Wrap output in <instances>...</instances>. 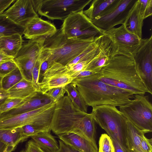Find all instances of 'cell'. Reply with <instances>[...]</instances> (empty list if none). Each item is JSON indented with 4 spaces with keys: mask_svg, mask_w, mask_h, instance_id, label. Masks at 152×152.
<instances>
[{
    "mask_svg": "<svg viewBox=\"0 0 152 152\" xmlns=\"http://www.w3.org/2000/svg\"><path fill=\"white\" fill-rule=\"evenodd\" d=\"M51 129L57 135L66 133L79 135L90 142L98 150L96 126L92 114L76 107L67 95L56 102Z\"/></svg>",
    "mask_w": 152,
    "mask_h": 152,
    "instance_id": "obj_1",
    "label": "cell"
},
{
    "mask_svg": "<svg viewBox=\"0 0 152 152\" xmlns=\"http://www.w3.org/2000/svg\"><path fill=\"white\" fill-rule=\"evenodd\" d=\"M60 140L66 144L83 152H98L88 140L78 134L66 133L58 135Z\"/></svg>",
    "mask_w": 152,
    "mask_h": 152,
    "instance_id": "obj_21",
    "label": "cell"
},
{
    "mask_svg": "<svg viewBox=\"0 0 152 152\" xmlns=\"http://www.w3.org/2000/svg\"><path fill=\"white\" fill-rule=\"evenodd\" d=\"M16 148L8 146L4 152H12Z\"/></svg>",
    "mask_w": 152,
    "mask_h": 152,
    "instance_id": "obj_46",
    "label": "cell"
},
{
    "mask_svg": "<svg viewBox=\"0 0 152 152\" xmlns=\"http://www.w3.org/2000/svg\"><path fill=\"white\" fill-rule=\"evenodd\" d=\"M60 29L69 38L86 40L104 34V31L95 26L83 11L74 13L64 19Z\"/></svg>",
    "mask_w": 152,
    "mask_h": 152,
    "instance_id": "obj_8",
    "label": "cell"
},
{
    "mask_svg": "<svg viewBox=\"0 0 152 152\" xmlns=\"http://www.w3.org/2000/svg\"><path fill=\"white\" fill-rule=\"evenodd\" d=\"M31 137L39 147L45 152H57L59 150V145L50 132L39 133Z\"/></svg>",
    "mask_w": 152,
    "mask_h": 152,
    "instance_id": "obj_25",
    "label": "cell"
},
{
    "mask_svg": "<svg viewBox=\"0 0 152 152\" xmlns=\"http://www.w3.org/2000/svg\"><path fill=\"white\" fill-rule=\"evenodd\" d=\"M13 58L5 54L0 50V64L8 61L13 60Z\"/></svg>",
    "mask_w": 152,
    "mask_h": 152,
    "instance_id": "obj_43",
    "label": "cell"
},
{
    "mask_svg": "<svg viewBox=\"0 0 152 152\" xmlns=\"http://www.w3.org/2000/svg\"><path fill=\"white\" fill-rule=\"evenodd\" d=\"M29 99L22 100L19 99L7 97L0 102V112L1 114L18 107Z\"/></svg>",
    "mask_w": 152,
    "mask_h": 152,
    "instance_id": "obj_31",
    "label": "cell"
},
{
    "mask_svg": "<svg viewBox=\"0 0 152 152\" xmlns=\"http://www.w3.org/2000/svg\"><path fill=\"white\" fill-rule=\"evenodd\" d=\"M8 146L0 142V152H4Z\"/></svg>",
    "mask_w": 152,
    "mask_h": 152,
    "instance_id": "obj_45",
    "label": "cell"
},
{
    "mask_svg": "<svg viewBox=\"0 0 152 152\" xmlns=\"http://www.w3.org/2000/svg\"><path fill=\"white\" fill-rule=\"evenodd\" d=\"M23 78L20 70L17 66L13 70L3 77L1 81L2 89L7 91Z\"/></svg>",
    "mask_w": 152,
    "mask_h": 152,
    "instance_id": "obj_29",
    "label": "cell"
},
{
    "mask_svg": "<svg viewBox=\"0 0 152 152\" xmlns=\"http://www.w3.org/2000/svg\"><path fill=\"white\" fill-rule=\"evenodd\" d=\"M66 93L64 87H61L51 89L45 94L49 96L53 102H56L64 96Z\"/></svg>",
    "mask_w": 152,
    "mask_h": 152,
    "instance_id": "obj_34",
    "label": "cell"
},
{
    "mask_svg": "<svg viewBox=\"0 0 152 152\" xmlns=\"http://www.w3.org/2000/svg\"><path fill=\"white\" fill-rule=\"evenodd\" d=\"M137 0H120L118 5L110 12L91 20L96 27L107 31L119 24H126Z\"/></svg>",
    "mask_w": 152,
    "mask_h": 152,
    "instance_id": "obj_12",
    "label": "cell"
},
{
    "mask_svg": "<svg viewBox=\"0 0 152 152\" xmlns=\"http://www.w3.org/2000/svg\"><path fill=\"white\" fill-rule=\"evenodd\" d=\"M20 152H45L39 147L32 140L28 141L25 148Z\"/></svg>",
    "mask_w": 152,
    "mask_h": 152,
    "instance_id": "obj_37",
    "label": "cell"
},
{
    "mask_svg": "<svg viewBox=\"0 0 152 152\" xmlns=\"http://www.w3.org/2000/svg\"><path fill=\"white\" fill-rule=\"evenodd\" d=\"M15 24L24 27L33 18L38 16L31 0H18L2 14Z\"/></svg>",
    "mask_w": 152,
    "mask_h": 152,
    "instance_id": "obj_15",
    "label": "cell"
},
{
    "mask_svg": "<svg viewBox=\"0 0 152 152\" xmlns=\"http://www.w3.org/2000/svg\"><path fill=\"white\" fill-rule=\"evenodd\" d=\"M64 89L73 105L81 110L87 113L88 106L80 95L75 86L71 83L65 86Z\"/></svg>",
    "mask_w": 152,
    "mask_h": 152,
    "instance_id": "obj_28",
    "label": "cell"
},
{
    "mask_svg": "<svg viewBox=\"0 0 152 152\" xmlns=\"http://www.w3.org/2000/svg\"><path fill=\"white\" fill-rule=\"evenodd\" d=\"M98 152H115L112 140L106 134H102L99 141Z\"/></svg>",
    "mask_w": 152,
    "mask_h": 152,
    "instance_id": "obj_32",
    "label": "cell"
},
{
    "mask_svg": "<svg viewBox=\"0 0 152 152\" xmlns=\"http://www.w3.org/2000/svg\"><path fill=\"white\" fill-rule=\"evenodd\" d=\"M140 13L144 20L151 16L152 0H138Z\"/></svg>",
    "mask_w": 152,
    "mask_h": 152,
    "instance_id": "obj_33",
    "label": "cell"
},
{
    "mask_svg": "<svg viewBox=\"0 0 152 152\" xmlns=\"http://www.w3.org/2000/svg\"><path fill=\"white\" fill-rule=\"evenodd\" d=\"M111 139L114 146L115 152H128L115 139Z\"/></svg>",
    "mask_w": 152,
    "mask_h": 152,
    "instance_id": "obj_42",
    "label": "cell"
},
{
    "mask_svg": "<svg viewBox=\"0 0 152 152\" xmlns=\"http://www.w3.org/2000/svg\"><path fill=\"white\" fill-rule=\"evenodd\" d=\"M98 72L87 70H83L81 71L73 73L71 74V76L74 79L84 77L95 74Z\"/></svg>",
    "mask_w": 152,
    "mask_h": 152,
    "instance_id": "obj_40",
    "label": "cell"
},
{
    "mask_svg": "<svg viewBox=\"0 0 152 152\" xmlns=\"http://www.w3.org/2000/svg\"><path fill=\"white\" fill-rule=\"evenodd\" d=\"M74 79L66 66L53 62L49 64L44 72L42 80L39 83V88L45 94L53 88L64 87Z\"/></svg>",
    "mask_w": 152,
    "mask_h": 152,
    "instance_id": "obj_13",
    "label": "cell"
},
{
    "mask_svg": "<svg viewBox=\"0 0 152 152\" xmlns=\"http://www.w3.org/2000/svg\"><path fill=\"white\" fill-rule=\"evenodd\" d=\"M138 0L135 3L125 24L128 30L140 39H142L144 19L140 13Z\"/></svg>",
    "mask_w": 152,
    "mask_h": 152,
    "instance_id": "obj_23",
    "label": "cell"
},
{
    "mask_svg": "<svg viewBox=\"0 0 152 152\" xmlns=\"http://www.w3.org/2000/svg\"><path fill=\"white\" fill-rule=\"evenodd\" d=\"M57 29L54 24L38 16L29 20L24 27L23 34L29 40L41 37H48L55 34Z\"/></svg>",
    "mask_w": 152,
    "mask_h": 152,
    "instance_id": "obj_17",
    "label": "cell"
},
{
    "mask_svg": "<svg viewBox=\"0 0 152 152\" xmlns=\"http://www.w3.org/2000/svg\"><path fill=\"white\" fill-rule=\"evenodd\" d=\"M59 148L57 152H83L70 146L61 140H59Z\"/></svg>",
    "mask_w": 152,
    "mask_h": 152,
    "instance_id": "obj_39",
    "label": "cell"
},
{
    "mask_svg": "<svg viewBox=\"0 0 152 152\" xmlns=\"http://www.w3.org/2000/svg\"><path fill=\"white\" fill-rule=\"evenodd\" d=\"M128 121L146 133L152 132V105L148 96L136 94L129 103L119 107Z\"/></svg>",
    "mask_w": 152,
    "mask_h": 152,
    "instance_id": "obj_7",
    "label": "cell"
},
{
    "mask_svg": "<svg viewBox=\"0 0 152 152\" xmlns=\"http://www.w3.org/2000/svg\"><path fill=\"white\" fill-rule=\"evenodd\" d=\"M22 35L16 34L0 37V50L14 58L23 45Z\"/></svg>",
    "mask_w": 152,
    "mask_h": 152,
    "instance_id": "obj_22",
    "label": "cell"
},
{
    "mask_svg": "<svg viewBox=\"0 0 152 152\" xmlns=\"http://www.w3.org/2000/svg\"><path fill=\"white\" fill-rule=\"evenodd\" d=\"M53 102L45 94L41 91L26 100L20 106L1 114L0 118H5L31 111Z\"/></svg>",
    "mask_w": 152,
    "mask_h": 152,
    "instance_id": "obj_18",
    "label": "cell"
},
{
    "mask_svg": "<svg viewBox=\"0 0 152 152\" xmlns=\"http://www.w3.org/2000/svg\"><path fill=\"white\" fill-rule=\"evenodd\" d=\"M91 113L95 122L111 138L115 139L129 152L127 120L116 107L106 105L95 106L92 107Z\"/></svg>",
    "mask_w": 152,
    "mask_h": 152,
    "instance_id": "obj_5",
    "label": "cell"
},
{
    "mask_svg": "<svg viewBox=\"0 0 152 152\" xmlns=\"http://www.w3.org/2000/svg\"><path fill=\"white\" fill-rule=\"evenodd\" d=\"M99 37L86 40L69 38L60 29H57L55 34L45 38L39 56L49 64L55 62L66 66Z\"/></svg>",
    "mask_w": 152,
    "mask_h": 152,
    "instance_id": "obj_4",
    "label": "cell"
},
{
    "mask_svg": "<svg viewBox=\"0 0 152 152\" xmlns=\"http://www.w3.org/2000/svg\"><path fill=\"white\" fill-rule=\"evenodd\" d=\"M3 77L0 75V90L2 89L1 87V81Z\"/></svg>",
    "mask_w": 152,
    "mask_h": 152,
    "instance_id": "obj_47",
    "label": "cell"
},
{
    "mask_svg": "<svg viewBox=\"0 0 152 152\" xmlns=\"http://www.w3.org/2000/svg\"><path fill=\"white\" fill-rule=\"evenodd\" d=\"M17 67L13 60L6 61L0 64V75L4 77Z\"/></svg>",
    "mask_w": 152,
    "mask_h": 152,
    "instance_id": "obj_35",
    "label": "cell"
},
{
    "mask_svg": "<svg viewBox=\"0 0 152 152\" xmlns=\"http://www.w3.org/2000/svg\"><path fill=\"white\" fill-rule=\"evenodd\" d=\"M27 139L23 135L21 127L8 129H0V142L7 146L16 148L19 143Z\"/></svg>",
    "mask_w": 152,
    "mask_h": 152,
    "instance_id": "obj_26",
    "label": "cell"
},
{
    "mask_svg": "<svg viewBox=\"0 0 152 152\" xmlns=\"http://www.w3.org/2000/svg\"><path fill=\"white\" fill-rule=\"evenodd\" d=\"M104 83L134 94H151L141 77L132 57L117 54L99 73Z\"/></svg>",
    "mask_w": 152,
    "mask_h": 152,
    "instance_id": "obj_2",
    "label": "cell"
},
{
    "mask_svg": "<svg viewBox=\"0 0 152 152\" xmlns=\"http://www.w3.org/2000/svg\"><path fill=\"white\" fill-rule=\"evenodd\" d=\"M1 114V113L0 112V115Z\"/></svg>",
    "mask_w": 152,
    "mask_h": 152,
    "instance_id": "obj_48",
    "label": "cell"
},
{
    "mask_svg": "<svg viewBox=\"0 0 152 152\" xmlns=\"http://www.w3.org/2000/svg\"><path fill=\"white\" fill-rule=\"evenodd\" d=\"M114 56L112 42L109 38L104 34L100 38L99 49L97 53L84 70L99 72L102 68L108 64Z\"/></svg>",
    "mask_w": 152,
    "mask_h": 152,
    "instance_id": "obj_16",
    "label": "cell"
},
{
    "mask_svg": "<svg viewBox=\"0 0 152 152\" xmlns=\"http://www.w3.org/2000/svg\"><path fill=\"white\" fill-rule=\"evenodd\" d=\"M104 33L112 42L115 55L119 54L132 57L142 39L129 32L125 24L114 27Z\"/></svg>",
    "mask_w": 152,
    "mask_h": 152,
    "instance_id": "obj_10",
    "label": "cell"
},
{
    "mask_svg": "<svg viewBox=\"0 0 152 152\" xmlns=\"http://www.w3.org/2000/svg\"><path fill=\"white\" fill-rule=\"evenodd\" d=\"M8 97L7 91L0 90V101H3Z\"/></svg>",
    "mask_w": 152,
    "mask_h": 152,
    "instance_id": "obj_44",
    "label": "cell"
},
{
    "mask_svg": "<svg viewBox=\"0 0 152 152\" xmlns=\"http://www.w3.org/2000/svg\"><path fill=\"white\" fill-rule=\"evenodd\" d=\"M140 76L151 94H152V35L142 38L132 54Z\"/></svg>",
    "mask_w": 152,
    "mask_h": 152,
    "instance_id": "obj_11",
    "label": "cell"
},
{
    "mask_svg": "<svg viewBox=\"0 0 152 152\" xmlns=\"http://www.w3.org/2000/svg\"><path fill=\"white\" fill-rule=\"evenodd\" d=\"M47 119L46 111L41 107L29 111L0 118V129H12L28 124L44 126Z\"/></svg>",
    "mask_w": 152,
    "mask_h": 152,
    "instance_id": "obj_14",
    "label": "cell"
},
{
    "mask_svg": "<svg viewBox=\"0 0 152 152\" xmlns=\"http://www.w3.org/2000/svg\"><path fill=\"white\" fill-rule=\"evenodd\" d=\"M120 0H93L84 14L90 20L104 15L113 10Z\"/></svg>",
    "mask_w": 152,
    "mask_h": 152,
    "instance_id": "obj_19",
    "label": "cell"
},
{
    "mask_svg": "<svg viewBox=\"0 0 152 152\" xmlns=\"http://www.w3.org/2000/svg\"><path fill=\"white\" fill-rule=\"evenodd\" d=\"M37 13L52 20H63L71 15L83 11L92 0H31Z\"/></svg>",
    "mask_w": 152,
    "mask_h": 152,
    "instance_id": "obj_6",
    "label": "cell"
},
{
    "mask_svg": "<svg viewBox=\"0 0 152 152\" xmlns=\"http://www.w3.org/2000/svg\"><path fill=\"white\" fill-rule=\"evenodd\" d=\"M41 91L32 81L23 78L7 91L8 97L22 100L30 98Z\"/></svg>",
    "mask_w": 152,
    "mask_h": 152,
    "instance_id": "obj_20",
    "label": "cell"
},
{
    "mask_svg": "<svg viewBox=\"0 0 152 152\" xmlns=\"http://www.w3.org/2000/svg\"><path fill=\"white\" fill-rule=\"evenodd\" d=\"M23 135L27 139L40 132H50L51 127L28 124L21 127Z\"/></svg>",
    "mask_w": 152,
    "mask_h": 152,
    "instance_id": "obj_30",
    "label": "cell"
},
{
    "mask_svg": "<svg viewBox=\"0 0 152 152\" xmlns=\"http://www.w3.org/2000/svg\"><path fill=\"white\" fill-rule=\"evenodd\" d=\"M24 29L3 14L0 15V37L16 34L22 36Z\"/></svg>",
    "mask_w": 152,
    "mask_h": 152,
    "instance_id": "obj_27",
    "label": "cell"
},
{
    "mask_svg": "<svg viewBox=\"0 0 152 152\" xmlns=\"http://www.w3.org/2000/svg\"><path fill=\"white\" fill-rule=\"evenodd\" d=\"M99 73L74 79L76 86L86 105L92 107L102 105L120 107L132 101V93L106 84L98 78Z\"/></svg>",
    "mask_w": 152,
    "mask_h": 152,
    "instance_id": "obj_3",
    "label": "cell"
},
{
    "mask_svg": "<svg viewBox=\"0 0 152 152\" xmlns=\"http://www.w3.org/2000/svg\"><path fill=\"white\" fill-rule=\"evenodd\" d=\"M127 143L129 152H142L141 148L142 136L146 133L127 120Z\"/></svg>",
    "mask_w": 152,
    "mask_h": 152,
    "instance_id": "obj_24",
    "label": "cell"
},
{
    "mask_svg": "<svg viewBox=\"0 0 152 152\" xmlns=\"http://www.w3.org/2000/svg\"><path fill=\"white\" fill-rule=\"evenodd\" d=\"M15 0H0V15L2 14L5 10Z\"/></svg>",
    "mask_w": 152,
    "mask_h": 152,
    "instance_id": "obj_41",
    "label": "cell"
},
{
    "mask_svg": "<svg viewBox=\"0 0 152 152\" xmlns=\"http://www.w3.org/2000/svg\"><path fill=\"white\" fill-rule=\"evenodd\" d=\"M46 37L29 40L22 45L13 58L23 78L32 81V71L38 58Z\"/></svg>",
    "mask_w": 152,
    "mask_h": 152,
    "instance_id": "obj_9",
    "label": "cell"
},
{
    "mask_svg": "<svg viewBox=\"0 0 152 152\" xmlns=\"http://www.w3.org/2000/svg\"><path fill=\"white\" fill-rule=\"evenodd\" d=\"M42 61L39 56L36 61L32 71V82L37 87L39 88V71Z\"/></svg>",
    "mask_w": 152,
    "mask_h": 152,
    "instance_id": "obj_36",
    "label": "cell"
},
{
    "mask_svg": "<svg viewBox=\"0 0 152 152\" xmlns=\"http://www.w3.org/2000/svg\"><path fill=\"white\" fill-rule=\"evenodd\" d=\"M141 148L142 152H152V139H148L143 134L141 139Z\"/></svg>",
    "mask_w": 152,
    "mask_h": 152,
    "instance_id": "obj_38",
    "label": "cell"
}]
</instances>
